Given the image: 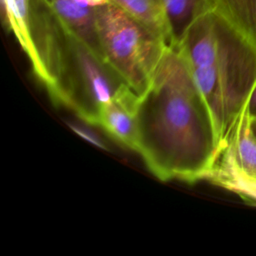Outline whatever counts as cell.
Instances as JSON below:
<instances>
[{
	"label": "cell",
	"mask_w": 256,
	"mask_h": 256,
	"mask_svg": "<svg viewBox=\"0 0 256 256\" xmlns=\"http://www.w3.org/2000/svg\"><path fill=\"white\" fill-rule=\"evenodd\" d=\"M145 25L168 46H173L171 33L161 0H108Z\"/></svg>",
	"instance_id": "9c48e42d"
},
{
	"label": "cell",
	"mask_w": 256,
	"mask_h": 256,
	"mask_svg": "<svg viewBox=\"0 0 256 256\" xmlns=\"http://www.w3.org/2000/svg\"><path fill=\"white\" fill-rule=\"evenodd\" d=\"M127 88L130 87L104 60L69 32L52 98L97 125L101 108Z\"/></svg>",
	"instance_id": "277c9868"
},
{
	"label": "cell",
	"mask_w": 256,
	"mask_h": 256,
	"mask_svg": "<svg viewBox=\"0 0 256 256\" xmlns=\"http://www.w3.org/2000/svg\"><path fill=\"white\" fill-rule=\"evenodd\" d=\"M72 128L76 131V133H78L80 136H82L83 138L88 140L90 143H93L94 145L103 147L102 144H101V141L91 131H89L88 129L83 128V127H79V126H74V125L72 126Z\"/></svg>",
	"instance_id": "7c38bea8"
},
{
	"label": "cell",
	"mask_w": 256,
	"mask_h": 256,
	"mask_svg": "<svg viewBox=\"0 0 256 256\" xmlns=\"http://www.w3.org/2000/svg\"><path fill=\"white\" fill-rule=\"evenodd\" d=\"M213 117L220 148L256 85V48L216 9L176 45Z\"/></svg>",
	"instance_id": "7a4b0ae2"
},
{
	"label": "cell",
	"mask_w": 256,
	"mask_h": 256,
	"mask_svg": "<svg viewBox=\"0 0 256 256\" xmlns=\"http://www.w3.org/2000/svg\"><path fill=\"white\" fill-rule=\"evenodd\" d=\"M139 96L127 88L106 103L100 111L97 126L118 143L136 151L137 106Z\"/></svg>",
	"instance_id": "8992f818"
},
{
	"label": "cell",
	"mask_w": 256,
	"mask_h": 256,
	"mask_svg": "<svg viewBox=\"0 0 256 256\" xmlns=\"http://www.w3.org/2000/svg\"><path fill=\"white\" fill-rule=\"evenodd\" d=\"M247 111L252 118H256V85L254 86L247 102Z\"/></svg>",
	"instance_id": "4fadbf2b"
},
{
	"label": "cell",
	"mask_w": 256,
	"mask_h": 256,
	"mask_svg": "<svg viewBox=\"0 0 256 256\" xmlns=\"http://www.w3.org/2000/svg\"><path fill=\"white\" fill-rule=\"evenodd\" d=\"M165 9L173 46L183 39L190 26L216 9L215 0H161Z\"/></svg>",
	"instance_id": "ba28073f"
},
{
	"label": "cell",
	"mask_w": 256,
	"mask_h": 256,
	"mask_svg": "<svg viewBox=\"0 0 256 256\" xmlns=\"http://www.w3.org/2000/svg\"><path fill=\"white\" fill-rule=\"evenodd\" d=\"M45 1L64 26L93 53L104 60L97 33L94 7L80 4L75 0Z\"/></svg>",
	"instance_id": "52a82bcc"
},
{
	"label": "cell",
	"mask_w": 256,
	"mask_h": 256,
	"mask_svg": "<svg viewBox=\"0 0 256 256\" xmlns=\"http://www.w3.org/2000/svg\"><path fill=\"white\" fill-rule=\"evenodd\" d=\"M220 151L211 112L177 46H168L137 106V146L159 179H207Z\"/></svg>",
	"instance_id": "6da1fadb"
},
{
	"label": "cell",
	"mask_w": 256,
	"mask_h": 256,
	"mask_svg": "<svg viewBox=\"0 0 256 256\" xmlns=\"http://www.w3.org/2000/svg\"><path fill=\"white\" fill-rule=\"evenodd\" d=\"M251 125H252V129L256 135V118L251 117Z\"/></svg>",
	"instance_id": "5bb4252c"
},
{
	"label": "cell",
	"mask_w": 256,
	"mask_h": 256,
	"mask_svg": "<svg viewBox=\"0 0 256 256\" xmlns=\"http://www.w3.org/2000/svg\"><path fill=\"white\" fill-rule=\"evenodd\" d=\"M232 176L256 180V135L247 108L221 146L207 179L216 184Z\"/></svg>",
	"instance_id": "5b68a950"
},
{
	"label": "cell",
	"mask_w": 256,
	"mask_h": 256,
	"mask_svg": "<svg viewBox=\"0 0 256 256\" xmlns=\"http://www.w3.org/2000/svg\"><path fill=\"white\" fill-rule=\"evenodd\" d=\"M216 10L256 48V0H215Z\"/></svg>",
	"instance_id": "30bf717a"
},
{
	"label": "cell",
	"mask_w": 256,
	"mask_h": 256,
	"mask_svg": "<svg viewBox=\"0 0 256 256\" xmlns=\"http://www.w3.org/2000/svg\"><path fill=\"white\" fill-rule=\"evenodd\" d=\"M217 185L222 186L238 194L245 200H251L252 202H256V180L255 179L232 176V177H227L220 180L217 183Z\"/></svg>",
	"instance_id": "8fae6325"
},
{
	"label": "cell",
	"mask_w": 256,
	"mask_h": 256,
	"mask_svg": "<svg viewBox=\"0 0 256 256\" xmlns=\"http://www.w3.org/2000/svg\"><path fill=\"white\" fill-rule=\"evenodd\" d=\"M94 10L105 62L140 96L149 86L168 45L110 1Z\"/></svg>",
	"instance_id": "3957f363"
}]
</instances>
